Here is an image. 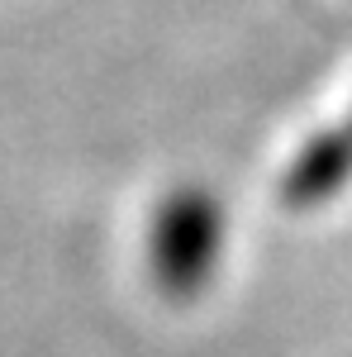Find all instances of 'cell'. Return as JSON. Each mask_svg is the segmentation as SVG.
<instances>
[{
    "instance_id": "6da1fadb",
    "label": "cell",
    "mask_w": 352,
    "mask_h": 357,
    "mask_svg": "<svg viewBox=\"0 0 352 357\" xmlns=\"http://www.w3.org/2000/svg\"><path fill=\"white\" fill-rule=\"evenodd\" d=\"M219 243H224V215H219L215 195L186 191L167 195L158 205V220L148 234V252H153V276L167 296H195L219 262Z\"/></svg>"
},
{
    "instance_id": "7a4b0ae2",
    "label": "cell",
    "mask_w": 352,
    "mask_h": 357,
    "mask_svg": "<svg viewBox=\"0 0 352 357\" xmlns=\"http://www.w3.org/2000/svg\"><path fill=\"white\" fill-rule=\"evenodd\" d=\"M348 176H352V129L348 134H319L300 148L296 167L286 176V200L291 205L328 200L333 191H343Z\"/></svg>"
}]
</instances>
